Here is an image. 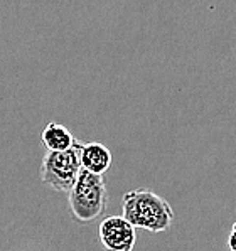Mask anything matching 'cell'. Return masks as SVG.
<instances>
[{"instance_id": "cell-5", "label": "cell", "mask_w": 236, "mask_h": 251, "mask_svg": "<svg viewBox=\"0 0 236 251\" xmlns=\"http://www.w3.org/2000/svg\"><path fill=\"white\" fill-rule=\"evenodd\" d=\"M81 167L83 171L95 174V176H103L111 167L110 149L98 142L84 144L81 150Z\"/></svg>"}, {"instance_id": "cell-2", "label": "cell", "mask_w": 236, "mask_h": 251, "mask_svg": "<svg viewBox=\"0 0 236 251\" xmlns=\"http://www.w3.org/2000/svg\"><path fill=\"white\" fill-rule=\"evenodd\" d=\"M68 204L73 218L78 223H91L105 212L108 191L103 176L81 171L78 182L68 194Z\"/></svg>"}, {"instance_id": "cell-1", "label": "cell", "mask_w": 236, "mask_h": 251, "mask_svg": "<svg viewBox=\"0 0 236 251\" xmlns=\"http://www.w3.org/2000/svg\"><path fill=\"white\" fill-rule=\"evenodd\" d=\"M122 216L135 229L162 233L171 227L174 211L164 198L149 189H133L123 194Z\"/></svg>"}, {"instance_id": "cell-4", "label": "cell", "mask_w": 236, "mask_h": 251, "mask_svg": "<svg viewBox=\"0 0 236 251\" xmlns=\"http://www.w3.org/2000/svg\"><path fill=\"white\" fill-rule=\"evenodd\" d=\"M100 241L105 251H131L137 231L123 216H108L100 225Z\"/></svg>"}, {"instance_id": "cell-3", "label": "cell", "mask_w": 236, "mask_h": 251, "mask_svg": "<svg viewBox=\"0 0 236 251\" xmlns=\"http://www.w3.org/2000/svg\"><path fill=\"white\" fill-rule=\"evenodd\" d=\"M83 145L84 144H81L79 140H75L71 149L64 150V152H49L48 150L41 164L42 182H46L54 191L69 194L83 171L81 167Z\"/></svg>"}, {"instance_id": "cell-7", "label": "cell", "mask_w": 236, "mask_h": 251, "mask_svg": "<svg viewBox=\"0 0 236 251\" xmlns=\"http://www.w3.org/2000/svg\"><path fill=\"white\" fill-rule=\"evenodd\" d=\"M228 251H236V223L231 227L230 238H228Z\"/></svg>"}, {"instance_id": "cell-6", "label": "cell", "mask_w": 236, "mask_h": 251, "mask_svg": "<svg viewBox=\"0 0 236 251\" xmlns=\"http://www.w3.org/2000/svg\"><path fill=\"white\" fill-rule=\"evenodd\" d=\"M41 138L44 142V145L48 147L49 152H64V150H69L76 140L73 137V133L64 125L56 122L48 123V126L42 130Z\"/></svg>"}]
</instances>
